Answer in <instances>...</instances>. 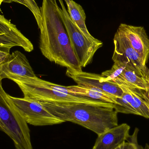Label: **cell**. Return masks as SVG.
I'll use <instances>...</instances> for the list:
<instances>
[{
    "mask_svg": "<svg viewBox=\"0 0 149 149\" xmlns=\"http://www.w3.org/2000/svg\"><path fill=\"white\" fill-rule=\"evenodd\" d=\"M56 0H43L40 8L42 22L39 49L49 61L68 70L82 68L71 45L69 36L58 12Z\"/></svg>",
    "mask_w": 149,
    "mask_h": 149,
    "instance_id": "cell-1",
    "label": "cell"
},
{
    "mask_svg": "<svg viewBox=\"0 0 149 149\" xmlns=\"http://www.w3.org/2000/svg\"><path fill=\"white\" fill-rule=\"evenodd\" d=\"M52 115L101 134L118 125V112L114 108L84 103L39 102Z\"/></svg>",
    "mask_w": 149,
    "mask_h": 149,
    "instance_id": "cell-2",
    "label": "cell"
},
{
    "mask_svg": "<svg viewBox=\"0 0 149 149\" xmlns=\"http://www.w3.org/2000/svg\"><path fill=\"white\" fill-rule=\"evenodd\" d=\"M13 81L20 88L24 97L38 102L54 103H84L114 108L110 103L101 102L72 94L66 86L55 84L38 77L15 78Z\"/></svg>",
    "mask_w": 149,
    "mask_h": 149,
    "instance_id": "cell-3",
    "label": "cell"
},
{
    "mask_svg": "<svg viewBox=\"0 0 149 149\" xmlns=\"http://www.w3.org/2000/svg\"><path fill=\"white\" fill-rule=\"evenodd\" d=\"M0 120L5 134L13 141L16 149L32 147L28 124L4 91L0 81Z\"/></svg>",
    "mask_w": 149,
    "mask_h": 149,
    "instance_id": "cell-4",
    "label": "cell"
},
{
    "mask_svg": "<svg viewBox=\"0 0 149 149\" xmlns=\"http://www.w3.org/2000/svg\"><path fill=\"white\" fill-rule=\"evenodd\" d=\"M62 8L58 7V12L65 27L71 45L81 68L90 64L95 52L103 45L102 42L94 43L87 38L76 27L70 17L63 0H58Z\"/></svg>",
    "mask_w": 149,
    "mask_h": 149,
    "instance_id": "cell-5",
    "label": "cell"
},
{
    "mask_svg": "<svg viewBox=\"0 0 149 149\" xmlns=\"http://www.w3.org/2000/svg\"><path fill=\"white\" fill-rule=\"evenodd\" d=\"M9 97L28 124L34 126H45L64 123L50 113L40 102L31 99Z\"/></svg>",
    "mask_w": 149,
    "mask_h": 149,
    "instance_id": "cell-6",
    "label": "cell"
},
{
    "mask_svg": "<svg viewBox=\"0 0 149 149\" xmlns=\"http://www.w3.org/2000/svg\"><path fill=\"white\" fill-rule=\"evenodd\" d=\"M114 50L112 60L126 65L136 74L143 77L149 70L142 58L132 48L124 36L117 30L113 38Z\"/></svg>",
    "mask_w": 149,
    "mask_h": 149,
    "instance_id": "cell-7",
    "label": "cell"
},
{
    "mask_svg": "<svg viewBox=\"0 0 149 149\" xmlns=\"http://www.w3.org/2000/svg\"><path fill=\"white\" fill-rule=\"evenodd\" d=\"M36 77L26 56L19 51L10 54L0 65V81L15 78Z\"/></svg>",
    "mask_w": 149,
    "mask_h": 149,
    "instance_id": "cell-8",
    "label": "cell"
},
{
    "mask_svg": "<svg viewBox=\"0 0 149 149\" xmlns=\"http://www.w3.org/2000/svg\"><path fill=\"white\" fill-rule=\"evenodd\" d=\"M66 74L79 86L96 88L117 97H120L123 94V91L119 86L110 81H105L101 74L68 69Z\"/></svg>",
    "mask_w": 149,
    "mask_h": 149,
    "instance_id": "cell-9",
    "label": "cell"
},
{
    "mask_svg": "<svg viewBox=\"0 0 149 149\" xmlns=\"http://www.w3.org/2000/svg\"><path fill=\"white\" fill-rule=\"evenodd\" d=\"M117 30L125 36L147 65L149 59V38L144 27L122 23Z\"/></svg>",
    "mask_w": 149,
    "mask_h": 149,
    "instance_id": "cell-10",
    "label": "cell"
},
{
    "mask_svg": "<svg viewBox=\"0 0 149 149\" xmlns=\"http://www.w3.org/2000/svg\"><path fill=\"white\" fill-rule=\"evenodd\" d=\"M130 127L123 123L98 135L93 149H115L127 141Z\"/></svg>",
    "mask_w": 149,
    "mask_h": 149,
    "instance_id": "cell-11",
    "label": "cell"
},
{
    "mask_svg": "<svg viewBox=\"0 0 149 149\" xmlns=\"http://www.w3.org/2000/svg\"><path fill=\"white\" fill-rule=\"evenodd\" d=\"M66 88L71 94L79 97H84L101 102L112 103L114 104L115 106L118 105L116 101L117 97L96 88L79 85L69 86Z\"/></svg>",
    "mask_w": 149,
    "mask_h": 149,
    "instance_id": "cell-12",
    "label": "cell"
},
{
    "mask_svg": "<svg viewBox=\"0 0 149 149\" xmlns=\"http://www.w3.org/2000/svg\"><path fill=\"white\" fill-rule=\"evenodd\" d=\"M66 5L67 11L72 22L88 40L94 43L101 42V41L93 37L88 30L86 24V15L82 7L73 0H70V3Z\"/></svg>",
    "mask_w": 149,
    "mask_h": 149,
    "instance_id": "cell-13",
    "label": "cell"
},
{
    "mask_svg": "<svg viewBox=\"0 0 149 149\" xmlns=\"http://www.w3.org/2000/svg\"><path fill=\"white\" fill-rule=\"evenodd\" d=\"M123 91L122 96L138 113V115L149 119V109L139 92L138 88L120 86Z\"/></svg>",
    "mask_w": 149,
    "mask_h": 149,
    "instance_id": "cell-14",
    "label": "cell"
},
{
    "mask_svg": "<svg viewBox=\"0 0 149 149\" xmlns=\"http://www.w3.org/2000/svg\"><path fill=\"white\" fill-rule=\"evenodd\" d=\"M0 46L11 48L20 47L28 52H31L34 50V46L32 43L21 31L0 33Z\"/></svg>",
    "mask_w": 149,
    "mask_h": 149,
    "instance_id": "cell-15",
    "label": "cell"
},
{
    "mask_svg": "<svg viewBox=\"0 0 149 149\" xmlns=\"http://www.w3.org/2000/svg\"><path fill=\"white\" fill-rule=\"evenodd\" d=\"M110 81L119 86H126L146 90V83L142 77L136 74L127 66L118 77Z\"/></svg>",
    "mask_w": 149,
    "mask_h": 149,
    "instance_id": "cell-16",
    "label": "cell"
},
{
    "mask_svg": "<svg viewBox=\"0 0 149 149\" xmlns=\"http://www.w3.org/2000/svg\"><path fill=\"white\" fill-rule=\"evenodd\" d=\"M127 66L126 65L122 63L114 62L111 69L103 72L101 75L103 77L105 81H111L118 77Z\"/></svg>",
    "mask_w": 149,
    "mask_h": 149,
    "instance_id": "cell-17",
    "label": "cell"
},
{
    "mask_svg": "<svg viewBox=\"0 0 149 149\" xmlns=\"http://www.w3.org/2000/svg\"><path fill=\"white\" fill-rule=\"evenodd\" d=\"M27 4V8L31 10L37 23L38 28L40 27L42 22L41 11L35 0H24Z\"/></svg>",
    "mask_w": 149,
    "mask_h": 149,
    "instance_id": "cell-18",
    "label": "cell"
},
{
    "mask_svg": "<svg viewBox=\"0 0 149 149\" xmlns=\"http://www.w3.org/2000/svg\"><path fill=\"white\" fill-rule=\"evenodd\" d=\"M20 31L16 26L11 23L9 20L6 19L3 15L0 17V33L19 32Z\"/></svg>",
    "mask_w": 149,
    "mask_h": 149,
    "instance_id": "cell-19",
    "label": "cell"
},
{
    "mask_svg": "<svg viewBox=\"0 0 149 149\" xmlns=\"http://www.w3.org/2000/svg\"><path fill=\"white\" fill-rule=\"evenodd\" d=\"M139 131V129L136 128L133 134L130 135L128 139L129 149H149V145L148 143H146L144 147L138 144L137 136Z\"/></svg>",
    "mask_w": 149,
    "mask_h": 149,
    "instance_id": "cell-20",
    "label": "cell"
},
{
    "mask_svg": "<svg viewBox=\"0 0 149 149\" xmlns=\"http://www.w3.org/2000/svg\"><path fill=\"white\" fill-rule=\"evenodd\" d=\"M146 85V90L139 89V92L149 109V70L145 76L142 77Z\"/></svg>",
    "mask_w": 149,
    "mask_h": 149,
    "instance_id": "cell-21",
    "label": "cell"
},
{
    "mask_svg": "<svg viewBox=\"0 0 149 149\" xmlns=\"http://www.w3.org/2000/svg\"><path fill=\"white\" fill-rule=\"evenodd\" d=\"M11 48V47L7 46H0V65L9 56Z\"/></svg>",
    "mask_w": 149,
    "mask_h": 149,
    "instance_id": "cell-22",
    "label": "cell"
},
{
    "mask_svg": "<svg viewBox=\"0 0 149 149\" xmlns=\"http://www.w3.org/2000/svg\"><path fill=\"white\" fill-rule=\"evenodd\" d=\"M8 3H10L14 2L17 3H20V4H22L24 5L25 7H27V4L24 1V0H6Z\"/></svg>",
    "mask_w": 149,
    "mask_h": 149,
    "instance_id": "cell-23",
    "label": "cell"
},
{
    "mask_svg": "<svg viewBox=\"0 0 149 149\" xmlns=\"http://www.w3.org/2000/svg\"><path fill=\"white\" fill-rule=\"evenodd\" d=\"M123 149H129V143L128 142H125L123 143Z\"/></svg>",
    "mask_w": 149,
    "mask_h": 149,
    "instance_id": "cell-24",
    "label": "cell"
},
{
    "mask_svg": "<svg viewBox=\"0 0 149 149\" xmlns=\"http://www.w3.org/2000/svg\"><path fill=\"white\" fill-rule=\"evenodd\" d=\"M0 130L5 133V129H4V126H3V124H2L1 122V120H0Z\"/></svg>",
    "mask_w": 149,
    "mask_h": 149,
    "instance_id": "cell-25",
    "label": "cell"
},
{
    "mask_svg": "<svg viewBox=\"0 0 149 149\" xmlns=\"http://www.w3.org/2000/svg\"><path fill=\"white\" fill-rule=\"evenodd\" d=\"M123 143H122L121 145H120L118 148H116L115 149H123Z\"/></svg>",
    "mask_w": 149,
    "mask_h": 149,
    "instance_id": "cell-26",
    "label": "cell"
},
{
    "mask_svg": "<svg viewBox=\"0 0 149 149\" xmlns=\"http://www.w3.org/2000/svg\"><path fill=\"white\" fill-rule=\"evenodd\" d=\"M3 3H8L6 0H0V5H1V4Z\"/></svg>",
    "mask_w": 149,
    "mask_h": 149,
    "instance_id": "cell-27",
    "label": "cell"
},
{
    "mask_svg": "<svg viewBox=\"0 0 149 149\" xmlns=\"http://www.w3.org/2000/svg\"><path fill=\"white\" fill-rule=\"evenodd\" d=\"M64 1H65V3H66V4H68L70 2V0H64Z\"/></svg>",
    "mask_w": 149,
    "mask_h": 149,
    "instance_id": "cell-28",
    "label": "cell"
},
{
    "mask_svg": "<svg viewBox=\"0 0 149 149\" xmlns=\"http://www.w3.org/2000/svg\"><path fill=\"white\" fill-rule=\"evenodd\" d=\"M2 16V15H0V17H1Z\"/></svg>",
    "mask_w": 149,
    "mask_h": 149,
    "instance_id": "cell-29",
    "label": "cell"
}]
</instances>
